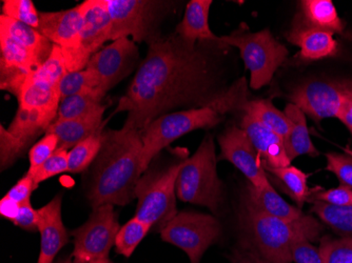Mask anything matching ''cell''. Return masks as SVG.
I'll return each instance as SVG.
<instances>
[{
  "label": "cell",
  "mask_w": 352,
  "mask_h": 263,
  "mask_svg": "<svg viewBox=\"0 0 352 263\" xmlns=\"http://www.w3.org/2000/svg\"><path fill=\"white\" fill-rule=\"evenodd\" d=\"M148 45L147 56L114 112L128 113L126 126L142 133L163 115L209 106L228 90L217 59V52L227 47L221 41L193 45L174 33Z\"/></svg>",
  "instance_id": "obj_1"
},
{
  "label": "cell",
  "mask_w": 352,
  "mask_h": 263,
  "mask_svg": "<svg viewBox=\"0 0 352 263\" xmlns=\"http://www.w3.org/2000/svg\"><path fill=\"white\" fill-rule=\"evenodd\" d=\"M142 140L140 130L124 124L104 130L100 154L93 162L88 199L92 209L104 205H129L142 177Z\"/></svg>",
  "instance_id": "obj_2"
},
{
  "label": "cell",
  "mask_w": 352,
  "mask_h": 263,
  "mask_svg": "<svg viewBox=\"0 0 352 263\" xmlns=\"http://www.w3.org/2000/svg\"><path fill=\"white\" fill-rule=\"evenodd\" d=\"M67 72L63 51L54 45L50 58L25 80L17 97L19 110L7 128L21 156L56 119L60 104L59 82Z\"/></svg>",
  "instance_id": "obj_3"
},
{
  "label": "cell",
  "mask_w": 352,
  "mask_h": 263,
  "mask_svg": "<svg viewBox=\"0 0 352 263\" xmlns=\"http://www.w3.org/2000/svg\"><path fill=\"white\" fill-rule=\"evenodd\" d=\"M248 100V84L243 76L209 106L176 111L154 120L142 133V172H147L152 160L166 146L193 130L214 128L229 113L242 111Z\"/></svg>",
  "instance_id": "obj_4"
},
{
  "label": "cell",
  "mask_w": 352,
  "mask_h": 263,
  "mask_svg": "<svg viewBox=\"0 0 352 263\" xmlns=\"http://www.w3.org/2000/svg\"><path fill=\"white\" fill-rule=\"evenodd\" d=\"M239 225L249 237V244L266 263H292V248L300 240L321 239L323 225L310 215L286 221L269 216L243 195L239 211Z\"/></svg>",
  "instance_id": "obj_5"
},
{
  "label": "cell",
  "mask_w": 352,
  "mask_h": 263,
  "mask_svg": "<svg viewBox=\"0 0 352 263\" xmlns=\"http://www.w3.org/2000/svg\"><path fill=\"white\" fill-rule=\"evenodd\" d=\"M217 157L211 134H207L191 157L184 160L176 179V196L183 203L219 211L223 201V187L217 174Z\"/></svg>",
  "instance_id": "obj_6"
},
{
  "label": "cell",
  "mask_w": 352,
  "mask_h": 263,
  "mask_svg": "<svg viewBox=\"0 0 352 263\" xmlns=\"http://www.w3.org/2000/svg\"><path fill=\"white\" fill-rule=\"evenodd\" d=\"M219 39L227 47L239 49L245 67L250 72V88L253 90L268 86L289 54L288 49L274 38L269 29L250 32L239 27Z\"/></svg>",
  "instance_id": "obj_7"
},
{
  "label": "cell",
  "mask_w": 352,
  "mask_h": 263,
  "mask_svg": "<svg viewBox=\"0 0 352 263\" xmlns=\"http://www.w3.org/2000/svg\"><path fill=\"white\" fill-rule=\"evenodd\" d=\"M183 161L175 162L164 170H147L135 187V217L160 232L179 213L175 185Z\"/></svg>",
  "instance_id": "obj_8"
},
{
  "label": "cell",
  "mask_w": 352,
  "mask_h": 263,
  "mask_svg": "<svg viewBox=\"0 0 352 263\" xmlns=\"http://www.w3.org/2000/svg\"><path fill=\"white\" fill-rule=\"evenodd\" d=\"M110 16L111 41L132 37L134 43L155 41L160 35L158 25L167 3L154 0H104Z\"/></svg>",
  "instance_id": "obj_9"
},
{
  "label": "cell",
  "mask_w": 352,
  "mask_h": 263,
  "mask_svg": "<svg viewBox=\"0 0 352 263\" xmlns=\"http://www.w3.org/2000/svg\"><path fill=\"white\" fill-rule=\"evenodd\" d=\"M160 234L162 240L184 251L190 263H199L206 251L219 241L221 225L209 214L179 211Z\"/></svg>",
  "instance_id": "obj_10"
},
{
  "label": "cell",
  "mask_w": 352,
  "mask_h": 263,
  "mask_svg": "<svg viewBox=\"0 0 352 263\" xmlns=\"http://www.w3.org/2000/svg\"><path fill=\"white\" fill-rule=\"evenodd\" d=\"M88 220L71 232L74 237V263H89L109 258L111 249L120 229L114 205H104L92 209Z\"/></svg>",
  "instance_id": "obj_11"
},
{
  "label": "cell",
  "mask_w": 352,
  "mask_h": 263,
  "mask_svg": "<svg viewBox=\"0 0 352 263\" xmlns=\"http://www.w3.org/2000/svg\"><path fill=\"white\" fill-rule=\"evenodd\" d=\"M288 100L320 124L325 118L338 117L344 104L352 100V80L306 81L292 91Z\"/></svg>",
  "instance_id": "obj_12"
},
{
  "label": "cell",
  "mask_w": 352,
  "mask_h": 263,
  "mask_svg": "<svg viewBox=\"0 0 352 263\" xmlns=\"http://www.w3.org/2000/svg\"><path fill=\"white\" fill-rule=\"evenodd\" d=\"M82 5L85 21L76 45L63 53L68 72L85 70L90 59L111 41L112 23L104 0H87Z\"/></svg>",
  "instance_id": "obj_13"
},
{
  "label": "cell",
  "mask_w": 352,
  "mask_h": 263,
  "mask_svg": "<svg viewBox=\"0 0 352 263\" xmlns=\"http://www.w3.org/2000/svg\"><path fill=\"white\" fill-rule=\"evenodd\" d=\"M140 60L138 45L132 39L120 38L102 47L89 61L86 69L98 75L104 95L129 76Z\"/></svg>",
  "instance_id": "obj_14"
},
{
  "label": "cell",
  "mask_w": 352,
  "mask_h": 263,
  "mask_svg": "<svg viewBox=\"0 0 352 263\" xmlns=\"http://www.w3.org/2000/svg\"><path fill=\"white\" fill-rule=\"evenodd\" d=\"M219 144L221 153L217 160H227L232 163L254 187L261 189L270 185L262 160L242 128L236 126L227 128L219 136Z\"/></svg>",
  "instance_id": "obj_15"
},
{
  "label": "cell",
  "mask_w": 352,
  "mask_h": 263,
  "mask_svg": "<svg viewBox=\"0 0 352 263\" xmlns=\"http://www.w3.org/2000/svg\"><path fill=\"white\" fill-rule=\"evenodd\" d=\"M41 68L34 57L6 35L0 34V88L17 98L28 77Z\"/></svg>",
  "instance_id": "obj_16"
},
{
  "label": "cell",
  "mask_w": 352,
  "mask_h": 263,
  "mask_svg": "<svg viewBox=\"0 0 352 263\" xmlns=\"http://www.w3.org/2000/svg\"><path fill=\"white\" fill-rule=\"evenodd\" d=\"M85 21L84 5L58 12H41L38 31L63 53L74 49Z\"/></svg>",
  "instance_id": "obj_17"
},
{
  "label": "cell",
  "mask_w": 352,
  "mask_h": 263,
  "mask_svg": "<svg viewBox=\"0 0 352 263\" xmlns=\"http://www.w3.org/2000/svg\"><path fill=\"white\" fill-rule=\"evenodd\" d=\"M61 195L38 209L41 252L37 263H53L59 251L68 243L69 235L61 218Z\"/></svg>",
  "instance_id": "obj_18"
},
{
  "label": "cell",
  "mask_w": 352,
  "mask_h": 263,
  "mask_svg": "<svg viewBox=\"0 0 352 263\" xmlns=\"http://www.w3.org/2000/svg\"><path fill=\"white\" fill-rule=\"evenodd\" d=\"M241 128L254 146L255 151L262 160L263 167L278 169L292 165V161L285 151L284 140L278 134L248 114L243 115Z\"/></svg>",
  "instance_id": "obj_19"
},
{
  "label": "cell",
  "mask_w": 352,
  "mask_h": 263,
  "mask_svg": "<svg viewBox=\"0 0 352 263\" xmlns=\"http://www.w3.org/2000/svg\"><path fill=\"white\" fill-rule=\"evenodd\" d=\"M287 41L300 47L298 57L304 62L329 58L336 56L339 51L338 41L331 33L296 25H292L287 33Z\"/></svg>",
  "instance_id": "obj_20"
},
{
  "label": "cell",
  "mask_w": 352,
  "mask_h": 263,
  "mask_svg": "<svg viewBox=\"0 0 352 263\" xmlns=\"http://www.w3.org/2000/svg\"><path fill=\"white\" fill-rule=\"evenodd\" d=\"M106 106H102L94 112L76 119L54 122L47 130L45 134H53L58 139V149L71 150L77 144L96 133L104 124Z\"/></svg>",
  "instance_id": "obj_21"
},
{
  "label": "cell",
  "mask_w": 352,
  "mask_h": 263,
  "mask_svg": "<svg viewBox=\"0 0 352 263\" xmlns=\"http://www.w3.org/2000/svg\"><path fill=\"white\" fill-rule=\"evenodd\" d=\"M212 0H191L186 7L183 21L176 25L175 33L189 43H219L209 25V12Z\"/></svg>",
  "instance_id": "obj_22"
},
{
  "label": "cell",
  "mask_w": 352,
  "mask_h": 263,
  "mask_svg": "<svg viewBox=\"0 0 352 263\" xmlns=\"http://www.w3.org/2000/svg\"><path fill=\"white\" fill-rule=\"evenodd\" d=\"M294 25L308 29L320 30L331 34H341L345 30L337 8L331 0H302Z\"/></svg>",
  "instance_id": "obj_23"
},
{
  "label": "cell",
  "mask_w": 352,
  "mask_h": 263,
  "mask_svg": "<svg viewBox=\"0 0 352 263\" xmlns=\"http://www.w3.org/2000/svg\"><path fill=\"white\" fill-rule=\"evenodd\" d=\"M0 34L6 35L19 43L34 57L41 67L52 54L54 45L45 38L38 30L5 15L0 16Z\"/></svg>",
  "instance_id": "obj_24"
},
{
  "label": "cell",
  "mask_w": 352,
  "mask_h": 263,
  "mask_svg": "<svg viewBox=\"0 0 352 263\" xmlns=\"http://www.w3.org/2000/svg\"><path fill=\"white\" fill-rule=\"evenodd\" d=\"M244 196L256 209L269 216L286 221L296 220L304 216L302 209L287 203L276 193L271 183L260 189L248 183Z\"/></svg>",
  "instance_id": "obj_25"
},
{
  "label": "cell",
  "mask_w": 352,
  "mask_h": 263,
  "mask_svg": "<svg viewBox=\"0 0 352 263\" xmlns=\"http://www.w3.org/2000/svg\"><path fill=\"white\" fill-rule=\"evenodd\" d=\"M284 113L292 122V130L284 140L285 151L290 161L302 155L318 157L320 152L310 137L305 113L294 104H287Z\"/></svg>",
  "instance_id": "obj_26"
},
{
  "label": "cell",
  "mask_w": 352,
  "mask_h": 263,
  "mask_svg": "<svg viewBox=\"0 0 352 263\" xmlns=\"http://www.w3.org/2000/svg\"><path fill=\"white\" fill-rule=\"evenodd\" d=\"M265 171L268 172L269 175L274 180L280 191L296 203V207L302 209L306 203H308L310 196V189L308 187V178L310 174L302 172V170L289 165V167L264 168Z\"/></svg>",
  "instance_id": "obj_27"
},
{
  "label": "cell",
  "mask_w": 352,
  "mask_h": 263,
  "mask_svg": "<svg viewBox=\"0 0 352 263\" xmlns=\"http://www.w3.org/2000/svg\"><path fill=\"white\" fill-rule=\"evenodd\" d=\"M241 112L248 114L263 126L278 134L283 140L286 139L292 130V122L286 114L278 110L271 100H248Z\"/></svg>",
  "instance_id": "obj_28"
},
{
  "label": "cell",
  "mask_w": 352,
  "mask_h": 263,
  "mask_svg": "<svg viewBox=\"0 0 352 263\" xmlns=\"http://www.w3.org/2000/svg\"><path fill=\"white\" fill-rule=\"evenodd\" d=\"M104 126L96 133L93 134L69 151V173H84L95 161L102 149Z\"/></svg>",
  "instance_id": "obj_29"
},
{
  "label": "cell",
  "mask_w": 352,
  "mask_h": 263,
  "mask_svg": "<svg viewBox=\"0 0 352 263\" xmlns=\"http://www.w3.org/2000/svg\"><path fill=\"white\" fill-rule=\"evenodd\" d=\"M311 213L316 214L334 232L352 236V207H338L322 201H311Z\"/></svg>",
  "instance_id": "obj_30"
},
{
  "label": "cell",
  "mask_w": 352,
  "mask_h": 263,
  "mask_svg": "<svg viewBox=\"0 0 352 263\" xmlns=\"http://www.w3.org/2000/svg\"><path fill=\"white\" fill-rule=\"evenodd\" d=\"M58 88L60 100L74 95L92 93H100L106 96L100 90V81L98 75L89 69L76 72H67L61 78Z\"/></svg>",
  "instance_id": "obj_31"
},
{
  "label": "cell",
  "mask_w": 352,
  "mask_h": 263,
  "mask_svg": "<svg viewBox=\"0 0 352 263\" xmlns=\"http://www.w3.org/2000/svg\"><path fill=\"white\" fill-rule=\"evenodd\" d=\"M104 98V95L100 94V93L74 95V96L63 98L59 104L55 122L84 117L86 115L94 112L95 110H98L100 106H102Z\"/></svg>",
  "instance_id": "obj_32"
},
{
  "label": "cell",
  "mask_w": 352,
  "mask_h": 263,
  "mask_svg": "<svg viewBox=\"0 0 352 263\" xmlns=\"http://www.w3.org/2000/svg\"><path fill=\"white\" fill-rule=\"evenodd\" d=\"M151 229L148 223L144 222L138 217L134 216L130 219L126 225L120 227L116 236L114 247L118 254L126 258L131 257L135 252L138 245L142 242V239L145 238Z\"/></svg>",
  "instance_id": "obj_33"
},
{
  "label": "cell",
  "mask_w": 352,
  "mask_h": 263,
  "mask_svg": "<svg viewBox=\"0 0 352 263\" xmlns=\"http://www.w3.org/2000/svg\"><path fill=\"white\" fill-rule=\"evenodd\" d=\"M318 249L325 263H352V237L341 239L322 237Z\"/></svg>",
  "instance_id": "obj_34"
},
{
  "label": "cell",
  "mask_w": 352,
  "mask_h": 263,
  "mask_svg": "<svg viewBox=\"0 0 352 263\" xmlns=\"http://www.w3.org/2000/svg\"><path fill=\"white\" fill-rule=\"evenodd\" d=\"M3 3L1 15L38 30L41 13L32 0H5Z\"/></svg>",
  "instance_id": "obj_35"
},
{
  "label": "cell",
  "mask_w": 352,
  "mask_h": 263,
  "mask_svg": "<svg viewBox=\"0 0 352 263\" xmlns=\"http://www.w3.org/2000/svg\"><path fill=\"white\" fill-rule=\"evenodd\" d=\"M68 150L57 149L41 167L33 172H28L27 174L34 180L35 185H39V183H43L49 178L68 172Z\"/></svg>",
  "instance_id": "obj_36"
},
{
  "label": "cell",
  "mask_w": 352,
  "mask_h": 263,
  "mask_svg": "<svg viewBox=\"0 0 352 263\" xmlns=\"http://www.w3.org/2000/svg\"><path fill=\"white\" fill-rule=\"evenodd\" d=\"M314 201H322L338 207H352V189L344 185L331 190L314 187L310 190L308 203Z\"/></svg>",
  "instance_id": "obj_37"
},
{
  "label": "cell",
  "mask_w": 352,
  "mask_h": 263,
  "mask_svg": "<svg viewBox=\"0 0 352 263\" xmlns=\"http://www.w3.org/2000/svg\"><path fill=\"white\" fill-rule=\"evenodd\" d=\"M58 149V139L53 134H45L43 138L32 146L29 151V170L33 172L45 163Z\"/></svg>",
  "instance_id": "obj_38"
},
{
  "label": "cell",
  "mask_w": 352,
  "mask_h": 263,
  "mask_svg": "<svg viewBox=\"0 0 352 263\" xmlns=\"http://www.w3.org/2000/svg\"><path fill=\"white\" fill-rule=\"evenodd\" d=\"M326 170L337 176L341 185L352 189V157L344 154H326Z\"/></svg>",
  "instance_id": "obj_39"
},
{
  "label": "cell",
  "mask_w": 352,
  "mask_h": 263,
  "mask_svg": "<svg viewBox=\"0 0 352 263\" xmlns=\"http://www.w3.org/2000/svg\"><path fill=\"white\" fill-rule=\"evenodd\" d=\"M292 256L294 263H325L320 249L308 240L294 243L292 248Z\"/></svg>",
  "instance_id": "obj_40"
},
{
  "label": "cell",
  "mask_w": 352,
  "mask_h": 263,
  "mask_svg": "<svg viewBox=\"0 0 352 263\" xmlns=\"http://www.w3.org/2000/svg\"><path fill=\"white\" fill-rule=\"evenodd\" d=\"M38 187V185H35L34 180L32 179L31 176L25 174L23 178L17 181L14 187L10 189L7 193V197H9L12 201L23 205V203L31 201V195L35 190Z\"/></svg>",
  "instance_id": "obj_41"
},
{
  "label": "cell",
  "mask_w": 352,
  "mask_h": 263,
  "mask_svg": "<svg viewBox=\"0 0 352 263\" xmlns=\"http://www.w3.org/2000/svg\"><path fill=\"white\" fill-rule=\"evenodd\" d=\"M13 223L28 232H37L39 225L38 209H33L31 201L23 203Z\"/></svg>",
  "instance_id": "obj_42"
},
{
  "label": "cell",
  "mask_w": 352,
  "mask_h": 263,
  "mask_svg": "<svg viewBox=\"0 0 352 263\" xmlns=\"http://www.w3.org/2000/svg\"><path fill=\"white\" fill-rule=\"evenodd\" d=\"M230 259L232 263H266L248 242L234 250Z\"/></svg>",
  "instance_id": "obj_43"
},
{
  "label": "cell",
  "mask_w": 352,
  "mask_h": 263,
  "mask_svg": "<svg viewBox=\"0 0 352 263\" xmlns=\"http://www.w3.org/2000/svg\"><path fill=\"white\" fill-rule=\"evenodd\" d=\"M19 209H21V205L12 201L7 196H5L0 201V214H1V216L11 221V222H13L19 215Z\"/></svg>",
  "instance_id": "obj_44"
},
{
  "label": "cell",
  "mask_w": 352,
  "mask_h": 263,
  "mask_svg": "<svg viewBox=\"0 0 352 263\" xmlns=\"http://www.w3.org/2000/svg\"><path fill=\"white\" fill-rule=\"evenodd\" d=\"M338 119L341 120L342 124H345L350 132L352 130V100H348L338 115Z\"/></svg>",
  "instance_id": "obj_45"
},
{
  "label": "cell",
  "mask_w": 352,
  "mask_h": 263,
  "mask_svg": "<svg viewBox=\"0 0 352 263\" xmlns=\"http://www.w3.org/2000/svg\"><path fill=\"white\" fill-rule=\"evenodd\" d=\"M89 263H112V261L109 258L96 259V260L91 261Z\"/></svg>",
  "instance_id": "obj_46"
},
{
  "label": "cell",
  "mask_w": 352,
  "mask_h": 263,
  "mask_svg": "<svg viewBox=\"0 0 352 263\" xmlns=\"http://www.w3.org/2000/svg\"><path fill=\"white\" fill-rule=\"evenodd\" d=\"M58 263H74V261H72V259L69 258L66 259V260L60 261V262Z\"/></svg>",
  "instance_id": "obj_47"
},
{
  "label": "cell",
  "mask_w": 352,
  "mask_h": 263,
  "mask_svg": "<svg viewBox=\"0 0 352 263\" xmlns=\"http://www.w3.org/2000/svg\"><path fill=\"white\" fill-rule=\"evenodd\" d=\"M351 134H352V130H351Z\"/></svg>",
  "instance_id": "obj_48"
}]
</instances>
